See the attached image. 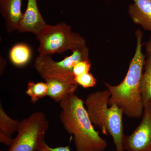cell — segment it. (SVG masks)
Segmentation results:
<instances>
[{
    "label": "cell",
    "mask_w": 151,
    "mask_h": 151,
    "mask_svg": "<svg viewBox=\"0 0 151 151\" xmlns=\"http://www.w3.org/2000/svg\"><path fill=\"white\" fill-rule=\"evenodd\" d=\"M37 151H70V150L69 146L52 148L49 146L45 142L41 146Z\"/></svg>",
    "instance_id": "obj_19"
},
{
    "label": "cell",
    "mask_w": 151,
    "mask_h": 151,
    "mask_svg": "<svg viewBox=\"0 0 151 151\" xmlns=\"http://www.w3.org/2000/svg\"><path fill=\"white\" fill-rule=\"evenodd\" d=\"M14 138L12 139V137L4 133L0 132V142L6 146L11 147L13 144Z\"/></svg>",
    "instance_id": "obj_20"
},
{
    "label": "cell",
    "mask_w": 151,
    "mask_h": 151,
    "mask_svg": "<svg viewBox=\"0 0 151 151\" xmlns=\"http://www.w3.org/2000/svg\"><path fill=\"white\" fill-rule=\"evenodd\" d=\"M22 0H0V12L5 21L8 33L18 30L23 14Z\"/></svg>",
    "instance_id": "obj_9"
},
{
    "label": "cell",
    "mask_w": 151,
    "mask_h": 151,
    "mask_svg": "<svg viewBox=\"0 0 151 151\" xmlns=\"http://www.w3.org/2000/svg\"><path fill=\"white\" fill-rule=\"evenodd\" d=\"M59 119L66 132L73 136L76 151H104L108 143L94 129L84 102L75 94L59 102Z\"/></svg>",
    "instance_id": "obj_2"
},
{
    "label": "cell",
    "mask_w": 151,
    "mask_h": 151,
    "mask_svg": "<svg viewBox=\"0 0 151 151\" xmlns=\"http://www.w3.org/2000/svg\"><path fill=\"white\" fill-rule=\"evenodd\" d=\"M37 1L27 0L26 10L18 29L19 32L32 33L36 35L47 25L39 9Z\"/></svg>",
    "instance_id": "obj_8"
},
{
    "label": "cell",
    "mask_w": 151,
    "mask_h": 151,
    "mask_svg": "<svg viewBox=\"0 0 151 151\" xmlns=\"http://www.w3.org/2000/svg\"><path fill=\"white\" fill-rule=\"evenodd\" d=\"M34 66L38 73L45 81L56 79L68 83H76L73 72L62 69L49 55H39L36 58Z\"/></svg>",
    "instance_id": "obj_7"
},
{
    "label": "cell",
    "mask_w": 151,
    "mask_h": 151,
    "mask_svg": "<svg viewBox=\"0 0 151 151\" xmlns=\"http://www.w3.org/2000/svg\"><path fill=\"white\" fill-rule=\"evenodd\" d=\"M141 122L129 135H125L126 151H151V103L145 105Z\"/></svg>",
    "instance_id": "obj_6"
},
{
    "label": "cell",
    "mask_w": 151,
    "mask_h": 151,
    "mask_svg": "<svg viewBox=\"0 0 151 151\" xmlns=\"http://www.w3.org/2000/svg\"><path fill=\"white\" fill-rule=\"evenodd\" d=\"M111 93L108 89L92 92L84 101L90 120L105 135L112 137L116 151H125L124 147L123 111L117 105L108 107Z\"/></svg>",
    "instance_id": "obj_3"
},
{
    "label": "cell",
    "mask_w": 151,
    "mask_h": 151,
    "mask_svg": "<svg viewBox=\"0 0 151 151\" xmlns=\"http://www.w3.org/2000/svg\"><path fill=\"white\" fill-rule=\"evenodd\" d=\"M89 49L87 46L72 51V54L63 60L56 62L57 65L66 71L73 72V67L82 60L89 59Z\"/></svg>",
    "instance_id": "obj_14"
},
{
    "label": "cell",
    "mask_w": 151,
    "mask_h": 151,
    "mask_svg": "<svg viewBox=\"0 0 151 151\" xmlns=\"http://www.w3.org/2000/svg\"><path fill=\"white\" fill-rule=\"evenodd\" d=\"M75 80L78 85L84 88H92L97 84V79L92 73H86L75 76Z\"/></svg>",
    "instance_id": "obj_17"
},
{
    "label": "cell",
    "mask_w": 151,
    "mask_h": 151,
    "mask_svg": "<svg viewBox=\"0 0 151 151\" xmlns=\"http://www.w3.org/2000/svg\"><path fill=\"white\" fill-rule=\"evenodd\" d=\"M143 35L142 31L141 30L136 31V50L124 80L116 86L105 83L111 93L108 105H117L122 109L124 115L130 119L142 118L145 107L141 91V83L145 59V55L142 51Z\"/></svg>",
    "instance_id": "obj_1"
},
{
    "label": "cell",
    "mask_w": 151,
    "mask_h": 151,
    "mask_svg": "<svg viewBox=\"0 0 151 151\" xmlns=\"http://www.w3.org/2000/svg\"><path fill=\"white\" fill-rule=\"evenodd\" d=\"M45 82L48 85L47 96L56 102L59 103L68 94L75 93L78 89L77 83H70L51 79Z\"/></svg>",
    "instance_id": "obj_12"
},
{
    "label": "cell",
    "mask_w": 151,
    "mask_h": 151,
    "mask_svg": "<svg viewBox=\"0 0 151 151\" xmlns=\"http://www.w3.org/2000/svg\"><path fill=\"white\" fill-rule=\"evenodd\" d=\"M21 121L14 120L6 113L1 104L0 105V132L12 137L15 132H17Z\"/></svg>",
    "instance_id": "obj_15"
},
{
    "label": "cell",
    "mask_w": 151,
    "mask_h": 151,
    "mask_svg": "<svg viewBox=\"0 0 151 151\" xmlns=\"http://www.w3.org/2000/svg\"><path fill=\"white\" fill-rule=\"evenodd\" d=\"M48 128L44 113L39 111L32 113L21 121L16 137L8 151H37L45 142Z\"/></svg>",
    "instance_id": "obj_5"
},
{
    "label": "cell",
    "mask_w": 151,
    "mask_h": 151,
    "mask_svg": "<svg viewBox=\"0 0 151 151\" xmlns=\"http://www.w3.org/2000/svg\"><path fill=\"white\" fill-rule=\"evenodd\" d=\"M36 38L39 42L38 51L42 56L63 54L67 50L72 51L86 46L83 37L73 32L70 26L63 22L55 25L47 24Z\"/></svg>",
    "instance_id": "obj_4"
},
{
    "label": "cell",
    "mask_w": 151,
    "mask_h": 151,
    "mask_svg": "<svg viewBox=\"0 0 151 151\" xmlns=\"http://www.w3.org/2000/svg\"><path fill=\"white\" fill-rule=\"evenodd\" d=\"M128 12L134 23L151 32V0H133Z\"/></svg>",
    "instance_id": "obj_10"
},
{
    "label": "cell",
    "mask_w": 151,
    "mask_h": 151,
    "mask_svg": "<svg viewBox=\"0 0 151 151\" xmlns=\"http://www.w3.org/2000/svg\"><path fill=\"white\" fill-rule=\"evenodd\" d=\"M48 85L46 82L35 83L29 81L27 84L26 94L30 97L31 101L32 103H36L40 99L47 96Z\"/></svg>",
    "instance_id": "obj_16"
},
{
    "label": "cell",
    "mask_w": 151,
    "mask_h": 151,
    "mask_svg": "<svg viewBox=\"0 0 151 151\" xmlns=\"http://www.w3.org/2000/svg\"><path fill=\"white\" fill-rule=\"evenodd\" d=\"M91 63L89 59L80 61L73 67V73L75 76L89 73L91 69Z\"/></svg>",
    "instance_id": "obj_18"
},
{
    "label": "cell",
    "mask_w": 151,
    "mask_h": 151,
    "mask_svg": "<svg viewBox=\"0 0 151 151\" xmlns=\"http://www.w3.org/2000/svg\"><path fill=\"white\" fill-rule=\"evenodd\" d=\"M32 52L26 44L18 43L13 46L9 53V58L13 65L18 67L26 65L31 59Z\"/></svg>",
    "instance_id": "obj_13"
},
{
    "label": "cell",
    "mask_w": 151,
    "mask_h": 151,
    "mask_svg": "<svg viewBox=\"0 0 151 151\" xmlns=\"http://www.w3.org/2000/svg\"><path fill=\"white\" fill-rule=\"evenodd\" d=\"M145 47L146 57L141 83L144 105L151 103V34L145 44Z\"/></svg>",
    "instance_id": "obj_11"
}]
</instances>
